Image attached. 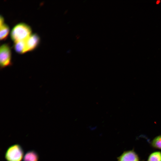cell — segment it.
Returning <instances> with one entry per match:
<instances>
[{"label": "cell", "mask_w": 161, "mask_h": 161, "mask_svg": "<svg viewBox=\"0 0 161 161\" xmlns=\"http://www.w3.org/2000/svg\"><path fill=\"white\" fill-rule=\"evenodd\" d=\"M32 30L30 27L24 23L16 25L11 32V37L15 42L26 40L31 35Z\"/></svg>", "instance_id": "6da1fadb"}, {"label": "cell", "mask_w": 161, "mask_h": 161, "mask_svg": "<svg viewBox=\"0 0 161 161\" xmlns=\"http://www.w3.org/2000/svg\"><path fill=\"white\" fill-rule=\"evenodd\" d=\"M24 155V151L22 146L16 144L10 146L5 154L7 161H21Z\"/></svg>", "instance_id": "7a4b0ae2"}, {"label": "cell", "mask_w": 161, "mask_h": 161, "mask_svg": "<svg viewBox=\"0 0 161 161\" xmlns=\"http://www.w3.org/2000/svg\"><path fill=\"white\" fill-rule=\"evenodd\" d=\"M11 63V52L10 47L7 44L1 46L0 48V65L1 69L9 66Z\"/></svg>", "instance_id": "3957f363"}, {"label": "cell", "mask_w": 161, "mask_h": 161, "mask_svg": "<svg viewBox=\"0 0 161 161\" xmlns=\"http://www.w3.org/2000/svg\"><path fill=\"white\" fill-rule=\"evenodd\" d=\"M40 38L36 34H31L25 40L26 52L34 50L39 43Z\"/></svg>", "instance_id": "277c9868"}, {"label": "cell", "mask_w": 161, "mask_h": 161, "mask_svg": "<svg viewBox=\"0 0 161 161\" xmlns=\"http://www.w3.org/2000/svg\"><path fill=\"white\" fill-rule=\"evenodd\" d=\"M117 161H139L137 154L133 151H124L117 158Z\"/></svg>", "instance_id": "5b68a950"}, {"label": "cell", "mask_w": 161, "mask_h": 161, "mask_svg": "<svg viewBox=\"0 0 161 161\" xmlns=\"http://www.w3.org/2000/svg\"><path fill=\"white\" fill-rule=\"evenodd\" d=\"M39 156L37 152L32 150L27 151L24 157L23 161H38Z\"/></svg>", "instance_id": "8992f818"}, {"label": "cell", "mask_w": 161, "mask_h": 161, "mask_svg": "<svg viewBox=\"0 0 161 161\" xmlns=\"http://www.w3.org/2000/svg\"><path fill=\"white\" fill-rule=\"evenodd\" d=\"M14 48L16 52L19 54H23L27 52L25 40L15 42Z\"/></svg>", "instance_id": "52a82bcc"}, {"label": "cell", "mask_w": 161, "mask_h": 161, "mask_svg": "<svg viewBox=\"0 0 161 161\" xmlns=\"http://www.w3.org/2000/svg\"><path fill=\"white\" fill-rule=\"evenodd\" d=\"M0 40H3L6 38L9 33V28L5 24L0 25Z\"/></svg>", "instance_id": "ba28073f"}, {"label": "cell", "mask_w": 161, "mask_h": 161, "mask_svg": "<svg viewBox=\"0 0 161 161\" xmlns=\"http://www.w3.org/2000/svg\"><path fill=\"white\" fill-rule=\"evenodd\" d=\"M147 161H161V152L156 151L152 153L149 156Z\"/></svg>", "instance_id": "9c48e42d"}, {"label": "cell", "mask_w": 161, "mask_h": 161, "mask_svg": "<svg viewBox=\"0 0 161 161\" xmlns=\"http://www.w3.org/2000/svg\"><path fill=\"white\" fill-rule=\"evenodd\" d=\"M151 145L154 147L161 149V135L155 137L152 140Z\"/></svg>", "instance_id": "30bf717a"}, {"label": "cell", "mask_w": 161, "mask_h": 161, "mask_svg": "<svg viewBox=\"0 0 161 161\" xmlns=\"http://www.w3.org/2000/svg\"><path fill=\"white\" fill-rule=\"evenodd\" d=\"M0 25H1L4 24V19L3 17L1 16H0Z\"/></svg>", "instance_id": "8fae6325"}]
</instances>
